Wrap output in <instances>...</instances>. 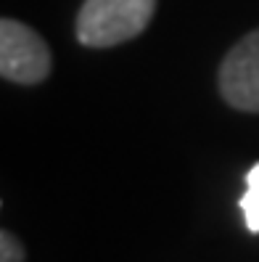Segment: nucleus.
Wrapping results in <instances>:
<instances>
[{
  "mask_svg": "<svg viewBox=\"0 0 259 262\" xmlns=\"http://www.w3.org/2000/svg\"><path fill=\"white\" fill-rule=\"evenodd\" d=\"M156 0H85L77 13V40L87 48H111L138 37L151 24Z\"/></svg>",
  "mask_w": 259,
  "mask_h": 262,
  "instance_id": "1",
  "label": "nucleus"
},
{
  "mask_svg": "<svg viewBox=\"0 0 259 262\" xmlns=\"http://www.w3.org/2000/svg\"><path fill=\"white\" fill-rule=\"evenodd\" d=\"M0 262H24V246L8 230L0 233Z\"/></svg>",
  "mask_w": 259,
  "mask_h": 262,
  "instance_id": "5",
  "label": "nucleus"
},
{
  "mask_svg": "<svg viewBox=\"0 0 259 262\" xmlns=\"http://www.w3.org/2000/svg\"><path fill=\"white\" fill-rule=\"evenodd\" d=\"M220 93L238 112H259V29L238 40L222 58Z\"/></svg>",
  "mask_w": 259,
  "mask_h": 262,
  "instance_id": "3",
  "label": "nucleus"
},
{
  "mask_svg": "<svg viewBox=\"0 0 259 262\" xmlns=\"http://www.w3.org/2000/svg\"><path fill=\"white\" fill-rule=\"evenodd\" d=\"M241 212L249 233H259V162L246 172V191L241 196Z\"/></svg>",
  "mask_w": 259,
  "mask_h": 262,
  "instance_id": "4",
  "label": "nucleus"
},
{
  "mask_svg": "<svg viewBox=\"0 0 259 262\" xmlns=\"http://www.w3.org/2000/svg\"><path fill=\"white\" fill-rule=\"evenodd\" d=\"M0 74L16 85H37L51 74L45 40L16 19L0 21Z\"/></svg>",
  "mask_w": 259,
  "mask_h": 262,
  "instance_id": "2",
  "label": "nucleus"
}]
</instances>
